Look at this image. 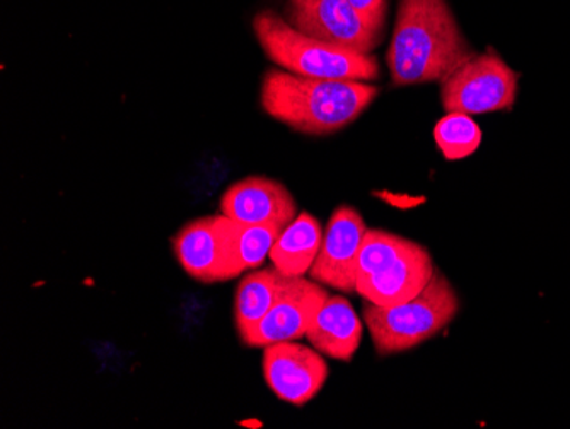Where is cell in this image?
<instances>
[{
  "label": "cell",
  "mask_w": 570,
  "mask_h": 429,
  "mask_svg": "<svg viewBox=\"0 0 570 429\" xmlns=\"http://www.w3.org/2000/svg\"><path fill=\"white\" fill-rule=\"evenodd\" d=\"M473 56L446 0H400L386 56L393 85L443 82Z\"/></svg>",
  "instance_id": "cell-1"
},
{
  "label": "cell",
  "mask_w": 570,
  "mask_h": 429,
  "mask_svg": "<svg viewBox=\"0 0 570 429\" xmlns=\"http://www.w3.org/2000/svg\"><path fill=\"white\" fill-rule=\"evenodd\" d=\"M377 95L380 89L370 82L303 78L271 69L262 81L261 105L296 133L328 136L357 120Z\"/></svg>",
  "instance_id": "cell-2"
},
{
  "label": "cell",
  "mask_w": 570,
  "mask_h": 429,
  "mask_svg": "<svg viewBox=\"0 0 570 429\" xmlns=\"http://www.w3.org/2000/svg\"><path fill=\"white\" fill-rule=\"evenodd\" d=\"M253 30L268 59L287 72L341 81L371 82L380 78L376 57L307 37L275 12L256 14Z\"/></svg>",
  "instance_id": "cell-3"
},
{
  "label": "cell",
  "mask_w": 570,
  "mask_h": 429,
  "mask_svg": "<svg viewBox=\"0 0 570 429\" xmlns=\"http://www.w3.org/2000/svg\"><path fill=\"white\" fill-rule=\"evenodd\" d=\"M460 312L453 284L435 271L428 286L399 305L381 306L366 301L362 316L381 357L417 348L444 331Z\"/></svg>",
  "instance_id": "cell-4"
},
{
  "label": "cell",
  "mask_w": 570,
  "mask_h": 429,
  "mask_svg": "<svg viewBox=\"0 0 570 429\" xmlns=\"http://www.w3.org/2000/svg\"><path fill=\"white\" fill-rule=\"evenodd\" d=\"M518 96V74L494 50L473 56L441 82L448 114L482 115L511 110Z\"/></svg>",
  "instance_id": "cell-5"
},
{
  "label": "cell",
  "mask_w": 570,
  "mask_h": 429,
  "mask_svg": "<svg viewBox=\"0 0 570 429\" xmlns=\"http://www.w3.org/2000/svg\"><path fill=\"white\" fill-rule=\"evenodd\" d=\"M287 22L301 33L354 52L371 53L383 31L371 27L348 0H289Z\"/></svg>",
  "instance_id": "cell-6"
},
{
  "label": "cell",
  "mask_w": 570,
  "mask_h": 429,
  "mask_svg": "<svg viewBox=\"0 0 570 429\" xmlns=\"http://www.w3.org/2000/svg\"><path fill=\"white\" fill-rule=\"evenodd\" d=\"M367 230L364 217L354 207H336L323 233L318 257L311 267V280L330 290L355 293L358 255Z\"/></svg>",
  "instance_id": "cell-7"
},
{
  "label": "cell",
  "mask_w": 570,
  "mask_h": 429,
  "mask_svg": "<svg viewBox=\"0 0 570 429\" xmlns=\"http://www.w3.org/2000/svg\"><path fill=\"white\" fill-rule=\"evenodd\" d=\"M264 377L268 389L293 406H304L318 396L328 378V364L313 345L297 341L265 348Z\"/></svg>",
  "instance_id": "cell-8"
},
{
  "label": "cell",
  "mask_w": 570,
  "mask_h": 429,
  "mask_svg": "<svg viewBox=\"0 0 570 429\" xmlns=\"http://www.w3.org/2000/svg\"><path fill=\"white\" fill-rule=\"evenodd\" d=\"M325 286L306 277H293L271 312L264 316L255 331L243 341L249 348H267L285 341H299L306 338L311 323L315 322L325 301L328 300Z\"/></svg>",
  "instance_id": "cell-9"
},
{
  "label": "cell",
  "mask_w": 570,
  "mask_h": 429,
  "mask_svg": "<svg viewBox=\"0 0 570 429\" xmlns=\"http://www.w3.org/2000/svg\"><path fill=\"white\" fill-rule=\"evenodd\" d=\"M435 271L438 269L428 248L412 242L399 257L357 277L355 293L374 305H399L417 296L428 286Z\"/></svg>",
  "instance_id": "cell-10"
},
{
  "label": "cell",
  "mask_w": 570,
  "mask_h": 429,
  "mask_svg": "<svg viewBox=\"0 0 570 429\" xmlns=\"http://www.w3.org/2000/svg\"><path fill=\"white\" fill-rule=\"evenodd\" d=\"M220 214L243 224L285 228L296 220L297 204L281 182L265 176H249L224 192Z\"/></svg>",
  "instance_id": "cell-11"
},
{
  "label": "cell",
  "mask_w": 570,
  "mask_h": 429,
  "mask_svg": "<svg viewBox=\"0 0 570 429\" xmlns=\"http://www.w3.org/2000/svg\"><path fill=\"white\" fill-rule=\"evenodd\" d=\"M179 265L200 283L224 281L223 217L207 216L191 221L173 240Z\"/></svg>",
  "instance_id": "cell-12"
},
{
  "label": "cell",
  "mask_w": 570,
  "mask_h": 429,
  "mask_svg": "<svg viewBox=\"0 0 570 429\" xmlns=\"http://www.w3.org/2000/svg\"><path fill=\"white\" fill-rule=\"evenodd\" d=\"M362 322L351 301L344 296H328L325 305L311 323L306 339L323 357L352 361L362 341Z\"/></svg>",
  "instance_id": "cell-13"
},
{
  "label": "cell",
  "mask_w": 570,
  "mask_h": 429,
  "mask_svg": "<svg viewBox=\"0 0 570 429\" xmlns=\"http://www.w3.org/2000/svg\"><path fill=\"white\" fill-rule=\"evenodd\" d=\"M220 217L224 232V281L236 280L246 271L261 267L284 230V226L243 224L224 214Z\"/></svg>",
  "instance_id": "cell-14"
},
{
  "label": "cell",
  "mask_w": 570,
  "mask_h": 429,
  "mask_svg": "<svg viewBox=\"0 0 570 429\" xmlns=\"http://www.w3.org/2000/svg\"><path fill=\"white\" fill-rule=\"evenodd\" d=\"M323 228L320 221L309 213L297 214L291 221L272 246V265L289 277H304L318 257L323 242Z\"/></svg>",
  "instance_id": "cell-15"
},
{
  "label": "cell",
  "mask_w": 570,
  "mask_h": 429,
  "mask_svg": "<svg viewBox=\"0 0 570 429\" xmlns=\"http://www.w3.org/2000/svg\"><path fill=\"white\" fill-rule=\"evenodd\" d=\"M293 277L284 275L272 265L262 271L249 272L236 290L235 323L239 338L245 341L255 326L271 312L282 291Z\"/></svg>",
  "instance_id": "cell-16"
},
{
  "label": "cell",
  "mask_w": 570,
  "mask_h": 429,
  "mask_svg": "<svg viewBox=\"0 0 570 429\" xmlns=\"http://www.w3.org/2000/svg\"><path fill=\"white\" fill-rule=\"evenodd\" d=\"M434 139L444 158L456 162L479 149L482 130L470 115L448 114L435 125Z\"/></svg>",
  "instance_id": "cell-17"
},
{
  "label": "cell",
  "mask_w": 570,
  "mask_h": 429,
  "mask_svg": "<svg viewBox=\"0 0 570 429\" xmlns=\"http://www.w3.org/2000/svg\"><path fill=\"white\" fill-rule=\"evenodd\" d=\"M355 11L370 22L371 27L383 31L386 18V0H348Z\"/></svg>",
  "instance_id": "cell-18"
}]
</instances>
